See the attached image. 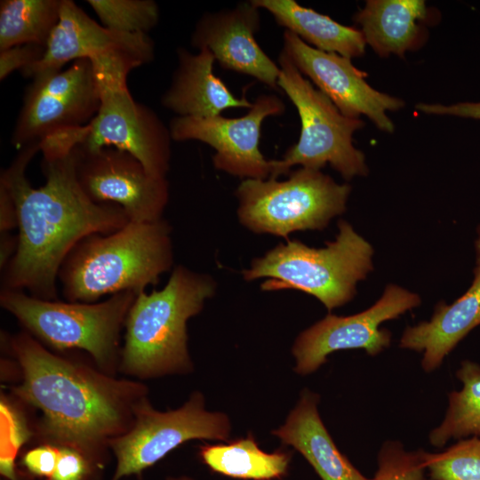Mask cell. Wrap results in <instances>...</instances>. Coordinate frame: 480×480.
Segmentation results:
<instances>
[{
  "label": "cell",
  "mask_w": 480,
  "mask_h": 480,
  "mask_svg": "<svg viewBox=\"0 0 480 480\" xmlns=\"http://www.w3.org/2000/svg\"><path fill=\"white\" fill-rule=\"evenodd\" d=\"M178 67L162 104L180 116L212 117L230 108L249 109L252 102L233 94L213 73L215 57L206 48L193 54L179 48Z\"/></svg>",
  "instance_id": "cell-18"
},
{
  "label": "cell",
  "mask_w": 480,
  "mask_h": 480,
  "mask_svg": "<svg viewBox=\"0 0 480 480\" xmlns=\"http://www.w3.org/2000/svg\"><path fill=\"white\" fill-rule=\"evenodd\" d=\"M199 456L213 472L244 480L282 478L292 460L289 452H264L252 434L228 444L201 445Z\"/></svg>",
  "instance_id": "cell-23"
},
{
  "label": "cell",
  "mask_w": 480,
  "mask_h": 480,
  "mask_svg": "<svg viewBox=\"0 0 480 480\" xmlns=\"http://www.w3.org/2000/svg\"><path fill=\"white\" fill-rule=\"evenodd\" d=\"M15 228L17 214L13 200L6 188L0 185V232H9Z\"/></svg>",
  "instance_id": "cell-34"
},
{
  "label": "cell",
  "mask_w": 480,
  "mask_h": 480,
  "mask_svg": "<svg viewBox=\"0 0 480 480\" xmlns=\"http://www.w3.org/2000/svg\"><path fill=\"white\" fill-rule=\"evenodd\" d=\"M335 240L324 248L297 240L278 244L254 259L243 271L244 278L269 277L262 290H299L316 297L329 311L348 303L356 293V284L373 268V248L348 221L340 220Z\"/></svg>",
  "instance_id": "cell-5"
},
{
  "label": "cell",
  "mask_w": 480,
  "mask_h": 480,
  "mask_svg": "<svg viewBox=\"0 0 480 480\" xmlns=\"http://www.w3.org/2000/svg\"><path fill=\"white\" fill-rule=\"evenodd\" d=\"M60 454L55 471L49 480H89L97 470L78 451L59 447Z\"/></svg>",
  "instance_id": "cell-30"
},
{
  "label": "cell",
  "mask_w": 480,
  "mask_h": 480,
  "mask_svg": "<svg viewBox=\"0 0 480 480\" xmlns=\"http://www.w3.org/2000/svg\"><path fill=\"white\" fill-rule=\"evenodd\" d=\"M420 304L418 294L388 284L381 297L364 311L348 316L328 314L296 338L292 348L295 372H314L337 350L364 348L371 356L378 355L391 341V332L380 329V324L396 319Z\"/></svg>",
  "instance_id": "cell-12"
},
{
  "label": "cell",
  "mask_w": 480,
  "mask_h": 480,
  "mask_svg": "<svg viewBox=\"0 0 480 480\" xmlns=\"http://www.w3.org/2000/svg\"><path fill=\"white\" fill-rule=\"evenodd\" d=\"M260 28V8L252 1L242 2L204 13L196 25L191 44L208 49L222 68L250 76L279 91L280 68L256 42Z\"/></svg>",
  "instance_id": "cell-17"
},
{
  "label": "cell",
  "mask_w": 480,
  "mask_h": 480,
  "mask_svg": "<svg viewBox=\"0 0 480 480\" xmlns=\"http://www.w3.org/2000/svg\"><path fill=\"white\" fill-rule=\"evenodd\" d=\"M172 265L169 224L162 219L129 221L115 232L80 241L61 264L58 281L68 301L93 303L105 295L145 291Z\"/></svg>",
  "instance_id": "cell-4"
},
{
  "label": "cell",
  "mask_w": 480,
  "mask_h": 480,
  "mask_svg": "<svg viewBox=\"0 0 480 480\" xmlns=\"http://www.w3.org/2000/svg\"><path fill=\"white\" fill-rule=\"evenodd\" d=\"M6 398H1L0 472L6 480H18L15 458L31 434L26 421Z\"/></svg>",
  "instance_id": "cell-29"
},
{
  "label": "cell",
  "mask_w": 480,
  "mask_h": 480,
  "mask_svg": "<svg viewBox=\"0 0 480 480\" xmlns=\"http://www.w3.org/2000/svg\"><path fill=\"white\" fill-rule=\"evenodd\" d=\"M100 94L94 118L81 128L84 150L116 148L135 156L147 172L165 178L170 166L171 132L148 108L131 96L126 78L143 63L125 53H111L91 60Z\"/></svg>",
  "instance_id": "cell-7"
},
{
  "label": "cell",
  "mask_w": 480,
  "mask_h": 480,
  "mask_svg": "<svg viewBox=\"0 0 480 480\" xmlns=\"http://www.w3.org/2000/svg\"><path fill=\"white\" fill-rule=\"evenodd\" d=\"M478 325L480 268H475L474 279L467 292L452 304L438 303L429 321L407 327L401 337L400 347L424 352L421 365L429 372Z\"/></svg>",
  "instance_id": "cell-21"
},
{
  "label": "cell",
  "mask_w": 480,
  "mask_h": 480,
  "mask_svg": "<svg viewBox=\"0 0 480 480\" xmlns=\"http://www.w3.org/2000/svg\"><path fill=\"white\" fill-rule=\"evenodd\" d=\"M45 46L35 44L16 45L0 52V79L3 80L16 69L21 71L40 60Z\"/></svg>",
  "instance_id": "cell-31"
},
{
  "label": "cell",
  "mask_w": 480,
  "mask_h": 480,
  "mask_svg": "<svg viewBox=\"0 0 480 480\" xmlns=\"http://www.w3.org/2000/svg\"><path fill=\"white\" fill-rule=\"evenodd\" d=\"M75 148L43 152L45 183L39 188L30 184L26 170L40 142L23 148L2 171L0 185L16 209L18 244L4 268L1 289L56 300L58 274L72 249L89 236L110 234L130 221L120 206L96 203L84 193L76 176Z\"/></svg>",
  "instance_id": "cell-1"
},
{
  "label": "cell",
  "mask_w": 480,
  "mask_h": 480,
  "mask_svg": "<svg viewBox=\"0 0 480 480\" xmlns=\"http://www.w3.org/2000/svg\"><path fill=\"white\" fill-rule=\"evenodd\" d=\"M432 18L423 0H369L353 19L379 56L404 58L424 44Z\"/></svg>",
  "instance_id": "cell-20"
},
{
  "label": "cell",
  "mask_w": 480,
  "mask_h": 480,
  "mask_svg": "<svg viewBox=\"0 0 480 480\" xmlns=\"http://www.w3.org/2000/svg\"><path fill=\"white\" fill-rule=\"evenodd\" d=\"M111 53L129 54L145 64L154 58V43L146 33H120L99 25L73 1L61 0L59 20L44 56L21 73L35 78L60 71L70 60H92Z\"/></svg>",
  "instance_id": "cell-16"
},
{
  "label": "cell",
  "mask_w": 480,
  "mask_h": 480,
  "mask_svg": "<svg viewBox=\"0 0 480 480\" xmlns=\"http://www.w3.org/2000/svg\"><path fill=\"white\" fill-rule=\"evenodd\" d=\"M215 289L210 276L178 266L163 289L140 292L124 323L119 372L139 380L191 372L187 322Z\"/></svg>",
  "instance_id": "cell-3"
},
{
  "label": "cell",
  "mask_w": 480,
  "mask_h": 480,
  "mask_svg": "<svg viewBox=\"0 0 480 480\" xmlns=\"http://www.w3.org/2000/svg\"><path fill=\"white\" fill-rule=\"evenodd\" d=\"M230 433L228 416L208 411L200 391H194L180 407L164 412L147 399L137 408L131 429L109 444L116 459L111 480L140 475L188 441H228Z\"/></svg>",
  "instance_id": "cell-10"
},
{
  "label": "cell",
  "mask_w": 480,
  "mask_h": 480,
  "mask_svg": "<svg viewBox=\"0 0 480 480\" xmlns=\"http://www.w3.org/2000/svg\"><path fill=\"white\" fill-rule=\"evenodd\" d=\"M103 26L113 31L137 34L154 28L159 19L152 0H88Z\"/></svg>",
  "instance_id": "cell-26"
},
{
  "label": "cell",
  "mask_w": 480,
  "mask_h": 480,
  "mask_svg": "<svg viewBox=\"0 0 480 480\" xmlns=\"http://www.w3.org/2000/svg\"><path fill=\"white\" fill-rule=\"evenodd\" d=\"M272 14L276 22L308 45L348 59L361 57L366 42L360 29L336 22L327 15L300 6L293 0H252Z\"/></svg>",
  "instance_id": "cell-22"
},
{
  "label": "cell",
  "mask_w": 480,
  "mask_h": 480,
  "mask_svg": "<svg viewBox=\"0 0 480 480\" xmlns=\"http://www.w3.org/2000/svg\"><path fill=\"white\" fill-rule=\"evenodd\" d=\"M94 69L89 59L63 71L33 78L24 97L12 143L17 148L70 128L88 124L100 108Z\"/></svg>",
  "instance_id": "cell-11"
},
{
  "label": "cell",
  "mask_w": 480,
  "mask_h": 480,
  "mask_svg": "<svg viewBox=\"0 0 480 480\" xmlns=\"http://www.w3.org/2000/svg\"><path fill=\"white\" fill-rule=\"evenodd\" d=\"M166 480H193V479L186 476H168L166 477Z\"/></svg>",
  "instance_id": "cell-37"
},
{
  "label": "cell",
  "mask_w": 480,
  "mask_h": 480,
  "mask_svg": "<svg viewBox=\"0 0 480 480\" xmlns=\"http://www.w3.org/2000/svg\"><path fill=\"white\" fill-rule=\"evenodd\" d=\"M60 6L61 0L1 1L0 51L26 44L45 46Z\"/></svg>",
  "instance_id": "cell-24"
},
{
  "label": "cell",
  "mask_w": 480,
  "mask_h": 480,
  "mask_svg": "<svg viewBox=\"0 0 480 480\" xmlns=\"http://www.w3.org/2000/svg\"><path fill=\"white\" fill-rule=\"evenodd\" d=\"M138 292L116 293L99 303L43 300L23 291L1 289L0 305L25 331L56 350L81 349L97 368L119 371L120 335Z\"/></svg>",
  "instance_id": "cell-6"
},
{
  "label": "cell",
  "mask_w": 480,
  "mask_h": 480,
  "mask_svg": "<svg viewBox=\"0 0 480 480\" xmlns=\"http://www.w3.org/2000/svg\"><path fill=\"white\" fill-rule=\"evenodd\" d=\"M283 50L299 71L307 76L345 116H367L381 132L392 133L394 123L388 111L404 106L399 98L372 88L366 73L356 68L351 59L316 49L295 34L285 30Z\"/></svg>",
  "instance_id": "cell-15"
},
{
  "label": "cell",
  "mask_w": 480,
  "mask_h": 480,
  "mask_svg": "<svg viewBox=\"0 0 480 480\" xmlns=\"http://www.w3.org/2000/svg\"><path fill=\"white\" fill-rule=\"evenodd\" d=\"M284 110L285 105L279 97L261 94L243 116H178L171 121L169 130L174 140H196L213 148L216 153L212 163L216 169L240 178L267 180L271 164L259 148L262 123Z\"/></svg>",
  "instance_id": "cell-14"
},
{
  "label": "cell",
  "mask_w": 480,
  "mask_h": 480,
  "mask_svg": "<svg viewBox=\"0 0 480 480\" xmlns=\"http://www.w3.org/2000/svg\"><path fill=\"white\" fill-rule=\"evenodd\" d=\"M6 340L21 373L12 393L41 412L37 441L75 449L102 469L110 443L131 429L148 399V387L60 356L26 331Z\"/></svg>",
  "instance_id": "cell-2"
},
{
  "label": "cell",
  "mask_w": 480,
  "mask_h": 480,
  "mask_svg": "<svg viewBox=\"0 0 480 480\" xmlns=\"http://www.w3.org/2000/svg\"><path fill=\"white\" fill-rule=\"evenodd\" d=\"M415 108L418 111L428 115L452 116L480 120V102L466 101L451 105L420 102Z\"/></svg>",
  "instance_id": "cell-33"
},
{
  "label": "cell",
  "mask_w": 480,
  "mask_h": 480,
  "mask_svg": "<svg viewBox=\"0 0 480 480\" xmlns=\"http://www.w3.org/2000/svg\"><path fill=\"white\" fill-rule=\"evenodd\" d=\"M430 480H480V437L461 439L444 452H424Z\"/></svg>",
  "instance_id": "cell-27"
},
{
  "label": "cell",
  "mask_w": 480,
  "mask_h": 480,
  "mask_svg": "<svg viewBox=\"0 0 480 480\" xmlns=\"http://www.w3.org/2000/svg\"><path fill=\"white\" fill-rule=\"evenodd\" d=\"M59 454V447L40 444L23 454L21 464L31 476L49 480L55 471Z\"/></svg>",
  "instance_id": "cell-32"
},
{
  "label": "cell",
  "mask_w": 480,
  "mask_h": 480,
  "mask_svg": "<svg viewBox=\"0 0 480 480\" xmlns=\"http://www.w3.org/2000/svg\"><path fill=\"white\" fill-rule=\"evenodd\" d=\"M476 268H480V226L477 228V236L475 241Z\"/></svg>",
  "instance_id": "cell-36"
},
{
  "label": "cell",
  "mask_w": 480,
  "mask_h": 480,
  "mask_svg": "<svg viewBox=\"0 0 480 480\" xmlns=\"http://www.w3.org/2000/svg\"><path fill=\"white\" fill-rule=\"evenodd\" d=\"M319 396L303 389L284 423L271 434L298 451L322 480H372L362 475L343 455L322 421Z\"/></svg>",
  "instance_id": "cell-19"
},
{
  "label": "cell",
  "mask_w": 480,
  "mask_h": 480,
  "mask_svg": "<svg viewBox=\"0 0 480 480\" xmlns=\"http://www.w3.org/2000/svg\"><path fill=\"white\" fill-rule=\"evenodd\" d=\"M456 375L463 387L449 394L445 417L429 435L430 444L436 447L451 438L480 437V364L462 361Z\"/></svg>",
  "instance_id": "cell-25"
},
{
  "label": "cell",
  "mask_w": 480,
  "mask_h": 480,
  "mask_svg": "<svg viewBox=\"0 0 480 480\" xmlns=\"http://www.w3.org/2000/svg\"><path fill=\"white\" fill-rule=\"evenodd\" d=\"M17 236L11 235L9 232L1 233L0 240V267L1 269L8 264L13 257L17 249Z\"/></svg>",
  "instance_id": "cell-35"
},
{
  "label": "cell",
  "mask_w": 480,
  "mask_h": 480,
  "mask_svg": "<svg viewBox=\"0 0 480 480\" xmlns=\"http://www.w3.org/2000/svg\"><path fill=\"white\" fill-rule=\"evenodd\" d=\"M278 86L295 106L301 124L299 140L280 160H270L269 179L286 174L293 165L320 170L329 164L347 180L365 176L364 153L353 144V134L364 126L360 118L345 116L316 89L282 50Z\"/></svg>",
  "instance_id": "cell-8"
},
{
  "label": "cell",
  "mask_w": 480,
  "mask_h": 480,
  "mask_svg": "<svg viewBox=\"0 0 480 480\" xmlns=\"http://www.w3.org/2000/svg\"><path fill=\"white\" fill-rule=\"evenodd\" d=\"M351 191L320 170L301 167L287 180L245 179L238 186L237 215L254 233L287 236L299 230H322L346 210Z\"/></svg>",
  "instance_id": "cell-9"
},
{
  "label": "cell",
  "mask_w": 480,
  "mask_h": 480,
  "mask_svg": "<svg viewBox=\"0 0 480 480\" xmlns=\"http://www.w3.org/2000/svg\"><path fill=\"white\" fill-rule=\"evenodd\" d=\"M424 451L406 452L398 441H387L378 454L372 480H426Z\"/></svg>",
  "instance_id": "cell-28"
},
{
  "label": "cell",
  "mask_w": 480,
  "mask_h": 480,
  "mask_svg": "<svg viewBox=\"0 0 480 480\" xmlns=\"http://www.w3.org/2000/svg\"><path fill=\"white\" fill-rule=\"evenodd\" d=\"M75 155L78 182L92 201L120 206L132 222L162 219L169 198L165 178L150 175L135 156L116 148L76 146Z\"/></svg>",
  "instance_id": "cell-13"
}]
</instances>
